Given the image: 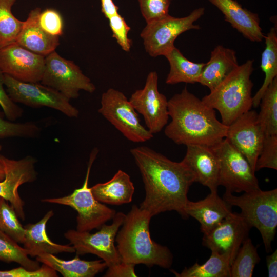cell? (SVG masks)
Returning a JSON list of instances; mask_svg holds the SVG:
<instances>
[{
    "label": "cell",
    "mask_w": 277,
    "mask_h": 277,
    "mask_svg": "<svg viewBox=\"0 0 277 277\" xmlns=\"http://www.w3.org/2000/svg\"><path fill=\"white\" fill-rule=\"evenodd\" d=\"M144 184L145 198L140 208L153 217L175 211L185 218L184 208L187 194L195 179L182 162L172 161L146 146L130 150Z\"/></svg>",
    "instance_id": "1"
},
{
    "label": "cell",
    "mask_w": 277,
    "mask_h": 277,
    "mask_svg": "<svg viewBox=\"0 0 277 277\" xmlns=\"http://www.w3.org/2000/svg\"><path fill=\"white\" fill-rule=\"evenodd\" d=\"M168 110L171 121L164 132L177 144L212 147L226 137L228 126L217 119L215 110L186 87L168 101Z\"/></svg>",
    "instance_id": "2"
},
{
    "label": "cell",
    "mask_w": 277,
    "mask_h": 277,
    "mask_svg": "<svg viewBox=\"0 0 277 277\" xmlns=\"http://www.w3.org/2000/svg\"><path fill=\"white\" fill-rule=\"evenodd\" d=\"M152 217L148 211L133 205L116 235L117 249L124 262L169 268L173 259L171 251L151 238L149 224Z\"/></svg>",
    "instance_id": "3"
},
{
    "label": "cell",
    "mask_w": 277,
    "mask_h": 277,
    "mask_svg": "<svg viewBox=\"0 0 277 277\" xmlns=\"http://www.w3.org/2000/svg\"><path fill=\"white\" fill-rule=\"evenodd\" d=\"M253 62L248 60L239 65L202 99L206 105L219 112L221 122L226 126L252 107L253 84L250 76L254 70Z\"/></svg>",
    "instance_id": "4"
},
{
    "label": "cell",
    "mask_w": 277,
    "mask_h": 277,
    "mask_svg": "<svg viewBox=\"0 0 277 277\" xmlns=\"http://www.w3.org/2000/svg\"><path fill=\"white\" fill-rule=\"evenodd\" d=\"M222 198L230 206L240 208V214L250 227L260 232L266 251H271L277 227V189H259L240 196L226 191Z\"/></svg>",
    "instance_id": "5"
},
{
    "label": "cell",
    "mask_w": 277,
    "mask_h": 277,
    "mask_svg": "<svg viewBox=\"0 0 277 277\" xmlns=\"http://www.w3.org/2000/svg\"><path fill=\"white\" fill-rule=\"evenodd\" d=\"M98 152L97 148L91 151L86 177L82 186L75 189L67 196L42 199L44 203L68 206L77 212L76 230L90 232L100 228L108 221L112 219L116 212L114 210L96 200L93 196L91 187L88 186L89 178L92 165Z\"/></svg>",
    "instance_id": "6"
},
{
    "label": "cell",
    "mask_w": 277,
    "mask_h": 277,
    "mask_svg": "<svg viewBox=\"0 0 277 277\" xmlns=\"http://www.w3.org/2000/svg\"><path fill=\"white\" fill-rule=\"evenodd\" d=\"M211 147L219 161V186L231 193L260 189L255 171L247 159L226 138Z\"/></svg>",
    "instance_id": "7"
},
{
    "label": "cell",
    "mask_w": 277,
    "mask_h": 277,
    "mask_svg": "<svg viewBox=\"0 0 277 277\" xmlns=\"http://www.w3.org/2000/svg\"><path fill=\"white\" fill-rule=\"evenodd\" d=\"M204 13L205 8L200 7L185 17H175L168 14L147 23L140 34L146 51L152 57L165 56L175 47L174 41L180 35L191 29H200L194 23Z\"/></svg>",
    "instance_id": "8"
},
{
    "label": "cell",
    "mask_w": 277,
    "mask_h": 277,
    "mask_svg": "<svg viewBox=\"0 0 277 277\" xmlns=\"http://www.w3.org/2000/svg\"><path fill=\"white\" fill-rule=\"evenodd\" d=\"M125 216L122 212L116 213L111 224H104L100 230L94 233L70 229L64 235L74 248L76 255L89 253L96 255L102 259L108 267L122 262L114 242Z\"/></svg>",
    "instance_id": "9"
},
{
    "label": "cell",
    "mask_w": 277,
    "mask_h": 277,
    "mask_svg": "<svg viewBox=\"0 0 277 277\" xmlns=\"http://www.w3.org/2000/svg\"><path fill=\"white\" fill-rule=\"evenodd\" d=\"M98 112L132 142L143 143L153 137L141 124L137 112L120 91L109 88L104 92Z\"/></svg>",
    "instance_id": "10"
},
{
    "label": "cell",
    "mask_w": 277,
    "mask_h": 277,
    "mask_svg": "<svg viewBox=\"0 0 277 277\" xmlns=\"http://www.w3.org/2000/svg\"><path fill=\"white\" fill-rule=\"evenodd\" d=\"M40 82L69 100L77 98L81 90L92 93L96 89L91 80L76 64L62 57L55 51L45 56V69Z\"/></svg>",
    "instance_id": "11"
},
{
    "label": "cell",
    "mask_w": 277,
    "mask_h": 277,
    "mask_svg": "<svg viewBox=\"0 0 277 277\" xmlns=\"http://www.w3.org/2000/svg\"><path fill=\"white\" fill-rule=\"evenodd\" d=\"M4 85L11 99L32 108L49 107L68 117H77L78 109L57 91L38 83L25 82L4 74Z\"/></svg>",
    "instance_id": "12"
},
{
    "label": "cell",
    "mask_w": 277,
    "mask_h": 277,
    "mask_svg": "<svg viewBox=\"0 0 277 277\" xmlns=\"http://www.w3.org/2000/svg\"><path fill=\"white\" fill-rule=\"evenodd\" d=\"M158 75L150 72L143 89L133 92L129 101L136 112L144 117L147 129L152 134L160 132L169 118L168 100L158 90Z\"/></svg>",
    "instance_id": "13"
},
{
    "label": "cell",
    "mask_w": 277,
    "mask_h": 277,
    "mask_svg": "<svg viewBox=\"0 0 277 277\" xmlns=\"http://www.w3.org/2000/svg\"><path fill=\"white\" fill-rule=\"evenodd\" d=\"M0 163L5 172L4 179L0 181V197L9 202L18 218L24 220V202L19 194L18 188L25 183L36 180L37 175L35 168L36 160L28 155L16 160L0 154Z\"/></svg>",
    "instance_id": "14"
},
{
    "label": "cell",
    "mask_w": 277,
    "mask_h": 277,
    "mask_svg": "<svg viewBox=\"0 0 277 277\" xmlns=\"http://www.w3.org/2000/svg\"><path fill=\"white\" fill-rule=\"evenodd\" d=\"M251 228L240 213L232 212L217 226L203 234L202 244L211 251L227 255L232 264Z\"/></svg>",
    "instance_id": "15"
},
{
    "label": "cell",
    "mask_w": 277,
    "mask_h": 277,
    "mask_svg": "<svg viewBox=\"0 0 277 277\" xmlns=\"http://www.w3.org/2000/svg\"><path fill=\"white\" fill-rule=\"evenodd\" d=\"M257 114L251 109L242 114L228 126L225 137L245 156L254 171L266 136L258 121Z\"/></svg>",
    "instance_id": "16"
},
{
    "label": "cell",
    "mask_w": 277,
    "mask_h": 277,
    "mask_svg": "<svg viewBox=\"0 0 277 277\" xmlns=\"http://www.w3.org/2000/svg\"><path fill=\"white\" fill-rule=\"evenodd\" d=\"M45 56L34 53L16 43L0 49V69L17 80L40 82L44 71Z\"/></svg>",
    "instance_id": "17"
},
{
    "label": "cell",
    "mask_w": 277,
    "mask_h": 277,
    "mask_svg": "<svg viewBox=\"0 0 277 277\" xmlns=\"http://www.w3.org/2000/svg\"><path fill=\"white\" fill-rule=\"evenodd\" d=\"M186 146V153L181 162L192 173L195 182L208 187L210 192L217 191L219 161L212 147L200 145Z\"/></svg>",
    "instance_id": "18"
},
{
    "label": "cell",
    "mask_w": 277,
    "mask_h": 277,
    "mask_svg": "<svg viewBox=\"0 0 277 277\" xmlns=\"http://www.w3.org/2000/svg\"><path fill=\"white\" fill-rule=\"evenodd\" d=\"M232 212V206L219 195L217 191H211L198 201L188 200L184 208L185 218L191 216L199 222L203 234L214 229Z\"/></svg>",
    "instance_id": "19"
},
{
    "label": "cell",
    "mask_w": 277,
    "mask_h": 277,
    "mask_svg": "<svg viewBox=\"0 0 277 277\" xmlns=\"http://www.w3.org/2000/svg\"><path fill=\"white\" fill-rule=\"evenodd\" d=\"M224 15L225 21L253 42H260L265 35L259 15L244 8L235 0H208Z\"/></svg>",
    "instance_id": "20"
},
{
    "label": "cell",
    "mask_w": 277,
    "mask_h": 277,
    "mask_svg": "<svg viewBox=\"0 0 277 277\" xmlns=\"http://www.w3.org/2000/svg\"><path fill=\"white\" fill-rule=\"evenodd\" d=\"M41 11L38 7L30 11L15 43L34 53L46 56L59 45L60 37L51 35L41 28L38 23Z\"/></svg>",
    "instance_id": "21"
},
{
    "label": "cell",
    "mask_w": 277,
    "mask_h": 277,
    "mask_svg": "<svg viewBox=\"0 0 277 277\" xmlns=\"http://www.w3.org/2000/svg\"><path fill=\"white\" fill-rule=\"evenodd\" d=\"M53 215V211L49 210L36 223H29L24 226L23 248L28 255L36 257L44 253L55 255L62 252H75L72 245L58 244L53 242L48 238L46 230V225Z\"/></svg>",
    "instance_id": "22"
},
{
    "label": "cell",
    "mask_w": 277,
    "mask_h": 277,
    "mask_svg": "<svg viewBox=\"0 0 277 277\" xmlns=\"http://www.w3.org/2000/svg\"><path fill=\"white\" fill-rule=\"evenodd\" d=\"M239 65L234 50L217 45L211 51L208 62L205 64L197 83L211 91Z\"/></svg>",
    "instance_id": "23"
},
{
    "label": "cell",
    "mask_w": 277,
    "mask_h": 277,
    "mask_svg": "<svg viewBox=\"0 0 277 277\" xmlns=\"http://www.w3.org/2000/svg\"><path fill=\"white\" fill-rule=\"evenodd\" d=\"M91 190L100 202L120 205L131 202L134 187L129 175L119 170L110 180L95 184L91 187Z\"/></svg>",
    "instance_id": "24"
},
{
    "label": "cell",
    "mask_w": 277,
    "mask_h": 277,
    "mask_svg": "<svg viewBox=\"0 0 277 277\" xmlns=\"http://www.w3.org/2000/svg\"><path fill=\"white\" fill-rule=\"evenodd\" d=\"M36 260L60 272L64 277H93L107 267L102 260L85 261L81 260L78 255L66 261L54 254L44 253L37 256Z\"/></svg>",
    "instance_id": "25"
},
{
    "label": "cell",
    "mask_w": 277,
    "mask_h": 277,
    "mask_svg": "<svg viewBox=\"0 0 277 277\" xmlns=\"http://www.w3.org/2000/svg\"><path fill=\"white\" fill-rule=\"evenodd\" d=\"M164 56L170 65V70L166 79V84L174 85L180 83H197L205 63L189 61L175 47Z\"/></svg>",
    "instance_id": "26"
},
{
    "label": "cell",
    "mask_w": 277,
    "mask_h": 277,
    "mask_svg": "<svg viewBox=\"0 0 277 277\" xmlns=\"http://www.w3.org/2000/svg\"><path fill=\"white\" fill-rule=\"evenodd\" d=\"M265 47L262 53L261 68L265 78L260 88L252 97V106L258 107L269 85L277 77V30L272 27L265 36Z\"/></svg>",
    "instance_id": "27"
},
{
    "label": "cell",
    "mask_w": 277,
    "mask_h": 277,
    "mask_svg": "<svg viewBox=\"0 0 277 277\" xmlns=\"http://www.w3.org/2000/svg\"><path fill=\"white\" fill-rule=\"evenodd\" d=\"M231 263L226 255L211 251L209 259L203 264L196 262L185 267L181 273L172 270L177 277H230Z\"/></svg>",
    "instance_id": "28"
},
{
    "label": "cell",
    "mask_w": 277,
    "mask_h": 277,
    "mask_svg": "<svg viewBox=\"0 0 277 277\" xmlns=\"http://www.w3.org/2000/svg\"><path fill=\"white\" fill-rule=\"evenodd\" d=\"M258 121L266 135H277V77L269 85L259 104Z\"/></svg>",
    "instance_id": "29"
},
{
    "label": "cell",
    "mask_w": 277,
    "mask_h": 277,
    "mask_svg": "<svg viewBox=\"0 0 277 277\" xmlns=\"http://www.w3.org/2000/svg\"><path fill=\"white\" fill-rule=\"evenodd\" d=\"M260 257L249 237L240 247L230 266V277H251Z\"/></svg>",
    "instance_id": "30"
},
{
    "label": "cell",
    "mask_w": 277,
    "mask_h": 277,
    "mask_svg": "<svg viewBox=\"0 0 277 277\" xmlns=\"http://www.w3.org/2000/svg\"><path fill=\"white\" fill-rule=\"evenodd\" d=\"M16 0H0V49L16 42L23 25L14 16L12 7Z\"/></svg>",
    "instance_id": "31"
},
{
    "label": "cell",
    "mask_w": 277,
    "mask_h": 277,
    "mask_svg": "<svg viewBox=\"0 0 277 277\" xmlns=\"http://www.w3.org/2000/svg\"><path fill=\"white\" fill-rule=\"evenodd\" d=\"M25 249L13 239L0 230V261L7 263L12 262L30 270L40 267L39 262L30 259Z\"/></svg>",
    "instance_id": "32"
},
{
    "label": "cell",
    "mask_w": 277,
    "mask_h": 277,
    "mask_svg": "<svg viewBox=\"0 0 277 277\" xmlns=\"http://www.w3.org/2000/svg\"><path fill=\"white\" fill-rule=\"evenodd\" d=\"M18 217L8 202L0 197V230L18 244L24 241L25 229Z\"/></svg>",
    "instance_id": "33"
},
{
    "label": "cell",
    "mask_w": 277,
    "mask_h": 277,
    "mask_svg": "<svg viewBox=\"0 0 277 277\" xmlns=\"http://www.w3.org/2000/svg\"><path fill=\"white\" fill-rule=\"evenodd\" d=\"M3 112L0 111V139L18 137L34 138L38 136L41 129L32 122L14 123L6 120Z\"/></svg>",
    "instance_id": "34"
},
{
    "label": "cell",
    "mask_w": 277,
    "mask_h": 277,
    "mask_svg": "<svg viewBox=\"0 0 277 277\" xmlns=\"http://www.w3.org/2000/svg\"><path fill=\"white\" fill-rule=\"evenodd\" d=\"M265 168L277 169V135H266L265 137L256 161L255 171Z\"/></svg>",
    "instance_id": "35"
},
{
    "label": "cell",
    "mask_w": 277,
    "mask_h": 277,
    "mask_svg": "<svg viewBox=\"0 0 277 277\" xmlns=\"http://www.w3.org/2000/svg\"><path fill=\"white\" fill-rule=\"evenodd\" d=\"M138 3L142 15L147 24L169 14L170 0H138Z\"/></svg>",
    "instance_id": "36"
},
{
    "label": "cell",
    "mask_w": 277,
    "mask_h": 277,
    "mask_svg": "<svg viewBox=\"0 0 277 277\" xmlns=\"http://www.w3.org/2000/svg\"><path fill=\"white\" fill-rule=\"evenodd\" d=\"M38 23L41 28L49 34L61 36L63 34L64 21L61 14L56 10L47 8L41 11Z\"/></svg>",
    "instance_id": "37"
},
{
    "label": "cell",
    "mask_w": 277,
    "mask_h": 277,
    "mask_svg": "<svg viewBox=\"0 0 277 277\" xmlns=\"http://www.w3.org/2000/svg\"><path fill=\"white\" fill-rule=\"evenodd\" d=\"M108 19L112 37L124 51L129 52L132 42L128 38V34L131 29L130 27L119 13L111 16Z\"/></svg>",
    "instance_id": "38"
},
{
    "label": "cell",
    "mask_w": 277,
    "mask_h": 277,
    "mask_svg": "<svg viewBox=\"0 0 277 277\" xmlns=\"http://www.w3.org/2000/svg\"><path fill=\"white\" fill-rule=\"evenodd\" d=\"M4 86V73L0 69V106L7 119L14 122L23 115V109L11 99Z\"/></svg>",
    "instance_id": "39"
},
{
    "label": "cell",
    "mask_w": 277,
    "mask_h": 277,
    "mask_svg": "<svg viewBox=\"0 0 277 277\" xmlns=\"http://www.w3.org/2000/svg\"><path fill=\"white\" fill-rule=\"evenodd\" d=\"M57 271L43 264L35 270H30L21 266L10 270H0V277H57Z\"/></svg>",
    "instance_id": "40"
},
{
    "label": "cell",
    "mask_w": 277,
    "mask_h": 277,
    "mask_svg": "<svg viewBox=\"0 0 277 277\" xmlns=\"http://www.w3.org/2000/svg\"><path fill=\"white\" fill-rule=\"evenodd\" d=\"M134 267V264L122 261L108 267L104 276L106 277H135L137 275L135 272Z\"/></svg>",
    "instance_id": "41"
},
{
    "label": "cell",
    "mask_w": 277,
    "mask_h": 277,
    "mask_svg": "<svg viewBox=\"0 0 277 277\" xmlns=\"http://www.w3.org/2000/svg\"><path fill=\"white\" fill-rule=\"evenodd\" d=\"M101 11L107 19L118 13V7L112 0H101Z\"/></svg>",
    "instance_id": "42"
},
{
    "label": "cell",
    "mask_w": 277,
    "mask_h": 277,
    "mask_svg": "<svg viewBox=\"0 0 277 277\" xmlns=\"http://www.w3.org/2000/svg\"><path fill=\"white\" fill-rule=\"evenodd\" d=\"M266 265L269 277L277 276V250L266 257Z\"/></svg>",
    "instance_id": "43"
},
{
    "label": "cell",
    "mask_w": 277,
    "mask_h": 277,
    "mask_svg": "<svg viewBox=\"0 0 277 277\" xmlns=\"http://www.w3.org/2000/svg\"><path fill=\"white\" fill-rule=\"evenodd\" d=\"M2 146L0 145V151L2 150ZM5 177V172L2 164L0 163V181L3 180Z\"/></svg>",
    "instance_id": "44"
}]
</instances>
